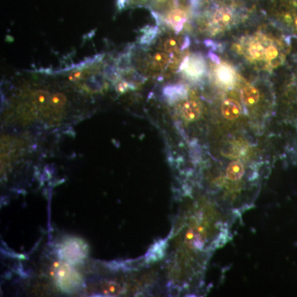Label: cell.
I'll return each mask as SVG.
<instances>
[{"label": "cell", "instance_id": "1", "mask_svg": "<svg viewBox=\"0 0 297 297\" xmlns=\"http://www.w3.org/2000/svg\"><path fill=\"white\" fill-rule=\"evenodd\" d=\"M180 70L184 71L186 75L192 79L202 78L206 72L205 59L199 53L186 57L182 63Z\"/></svg>", "mask_w": 297, "mask_h": 297}, {"label": "cell", "instance_id": "2", "mask_svg": "<svg viewBox=\"0 0 297 297\" xmlns=\"http://www.w3.org/2000/svg\"><path fill=\"white\" fill-rule=\"evenodd\" d=\"M86 255V247L80 241L71 240L66 242L61 249V256L71 263H76L83 260Z\"/></svg>", "mask_w": 297, "mask_h": 297}, {"label": "cell", "instance_id": "3", "mask_svg": "<svg viewBox=\"0 0 297 297\" xmlns=\"http://www.w3.org/2000/svg\"><path fill=\"white\" fill-rule=\"evenodd\" d=\"M57 280L59 286L66 292L75 290L81 282L78 273L66 264L59 267L57 271Z\"/></svg>", "mask_w": 297, "mask_h": 297}, {"label": "cell", "instance_id": "4", "mask_svg": "<svg viewBox=\"0 0 297 297\" xmlns=\"http://www.w3.org/2000/svg\"><path fill=\"white\" fill-rule=\"evenodd\" d=\"M186 18H187V15H186V12L179 9V8H175L173 10H171L167 14V16L165 18V21L167 24L170 25L174 28L176 33H179V32H181L184 23L186 22Z\"/></svg>", "mask_w": 297, "mask_h": 297}, {"label": "cell", "instance_id": "5", "mask_svg": "<svg viewBox=\"0 0 297 297\" xmlns=\"http://www.w3.org/2000/svg\"><path fill=\"white\" fill-rule=\"evenodd\" d=\"M233 17L234 15L230 8L225 7L218 8L216 9L212 18L213 25L216 28H224L232 22Z\"/></svg>", "mask_w": 297, "mask_h": 297}, {"label": "cell", "instance_id": "6", "mask_svg": "<svg viewBox=\"0 0 297 297\" xmlns=\"http://www.w3.org/2000/svg\"><path fill=\"white\" fill-rule=\"evenodd\" d=\"M180 112L184 119L187 121H193L200 116L201 107L195 101H186L180 107Z\"/></svg>", "mask_w": 297, "mask_h": 297}, {"label": "cell", "instance_id": "7", "mask_svg": "<svg viewBox=\"0 0 297 297\" xmlns=\"http://www.w3.org/2000/svg\"><path fill=\"white\" fill-rule=\"evenodd\" d=\"M216 75L224 86H232L235 81V72L227 65H220L216 70Z\"/></svg>", "mask_w": 297, "mask_h": 297}, {"label": "cell", "instance_id": "8", "mask_svg": "<svg viewBox=\"0 0 297 297\" xmlns=\"http://www.w3.org/2000/svg\"><path fill=\"white\" fill-rule=\"evenodd\" d=\"M222 112L225 118L235 120L241 116V105L236 101L227 99L222 103Z\"/></svg>", "mask_w": 297, "mask_h": 297}, {"label": "cell", "instance_id": "9", "mask_svg": "<svg viewBox=\"0 0 297 297\" xmlns=\"http://www.w3.org/2000/svg\"><path fill=\"white\" fill-rule=\"evenodd\" d=\"M241 97L245 105H254L260 101V93L255 87H245L241 91Z\"/></svg>", "mask_w": 297, "mask_h": 297}, {"label": "cell", "instance_id": "10", "mask_svg": "<svg viewBox=\"0 0 297 297\" xmlns=\"http://www.w3.org/2000/svg\"><path fill=\"white\" fill-rule=\"evenodd\" d=\"M164 94L168 100L173 101L185 98L187 96V92L183 85H171L164 89Z\"/></svg>", "mask_w": 297, "mask_h": 297}, {"label": "cell", "instance_id": "11", "mask_svg": "<svg viewBox=\"0 0 297 297\" xmlns=\"http://www.w3.org/2000/svg\"><path fill=\"white\" fill-rule=\"evenodd\" d=\"M51 95L44 90H39L33 94V102L39 108H46L49 104Z\"/></svg>", "mask_w": 297, "mask_h": 297}, {"label": "cell", "instance_id": "12", "mask_svg": "<svg viewBox=\"0 0 297 297\" xmlns=\"http://www.w3.org/2000/svg\"><path fill=\"white\" fill-rule=\"evenodd\" d=\"M249 56L253 59H261L265 57L264 46L260 42H253L250 44L248 49Z\"/></svg>", "mask_w": 297, "mask_h": 297}, {"label": "cell", "instance_id": "13", "mask_svg": "<svg viewBox=\"0 0 297 297\" xmlns=\"http://www.w3.org/2000/svg\"><path fill=\"white\" fill-rule=\"evenodd\" d=\"M65 103H66V97L62 93L52 94L49 101V104L56 109L62 108L65 105Z\"/></svg>", "mask_w": 297, "mask_h": 297}, {"label": "cell", "instance_id": "14", "mask_svg": "<svg viewBox=\"0 0 297 297\" xmlns=\"http://www.w3.org/2000/svg\"><path fill=\"white\" fill-rule=\"evenodd\" d=\"M169 60V57L165 53H156L153 57V62L157 67H165Z\"/></svg>", "mask_w": 297, "mask_h": 297}, {"label": "cell", "instance_id": "15", "mask_svg": "<svg viewBox=\"0 0 297 297\" xmlns=\"http://www.w3.org/2000/svg\"><path fill=\"white\" fill-rule=\"evenodd\" d=\"M279 50L278 47L273 45L267 46V48L265 49V58L268 60H273V59H278L279 56Z\"/></svg>", "mask_w": 297, "mask_h": 297}, {"label": "cell", "instance_id": "16", "mask_svg": "<svg viewBox=\"0 0 297 297\" xmlns=\"http://www.w3.org/2000/svg\"><path fill=\"white\" fill-rule=\"evenodd\" d=\"M164 49L167 52H177L178 49V41L174 38H169L164 43Z\"/></svg>", "mask_w": 297, "mask_h": 297}, {"label": "cell", "instance_id": "17", "mask_svg": "<svg viewBox=\"0 0 297 297\" xmlns=\"http://www.w3.org/2000/svg\"><path fill=\"white\" fill-rule=\"evenodd\" d=\"M209 57H210V58L213 60L214 62H216V64H218V65H219L220 59L218 58V56H216V55L210 52V53H209Z\"/></svg>", "mask_w": 297, "mask_h": 297}, {"label": "cell", "instance_id": "18", "mask_svg": "<svg viewBox=\"0 0 297 297\" xmlns=\"http://www.w3.org/2000/svg\"><path fill=\"white\" fill-rule=\"evenodd\" d=\"M294 26H295V28H296V30H297V16L295 17Z\"/></svg>", "mask_w": 297, "mask_h": 297}, {"label": "cell", "instance_id": "19", "mask_svg": "<svg viewBox=\"0 0 297 297\" xmlns=\"http://www.w3.org/2000/svg\"><path fill=\"white\" fill-rule=\"evenodd\" d=\"M191 1H192V3H195V2H196V0H191Z\"/></svg>", "mask_w": 297, "mask_h": 297}]
</instances>
